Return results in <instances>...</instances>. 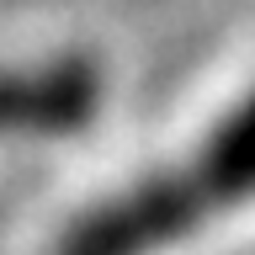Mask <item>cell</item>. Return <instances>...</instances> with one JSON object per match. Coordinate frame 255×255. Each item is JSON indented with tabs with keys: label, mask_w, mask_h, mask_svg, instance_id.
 <instances>
[{
	"label": "cell",
	"mask_w": 255,
	"mask_h": 255,
	"mask_svg": "<svg viewBox=\"0 0 255 255\" xmlns=\"http://www.w3.org/2000/svg\"><path fill=\"white\" fill-rule=\"evenodd\" d=\"M255 197V91L165 175L91 207L59 255H154Z\"/></svg>",
	"instance_id": "6da1fadb"
}]
</instances>
